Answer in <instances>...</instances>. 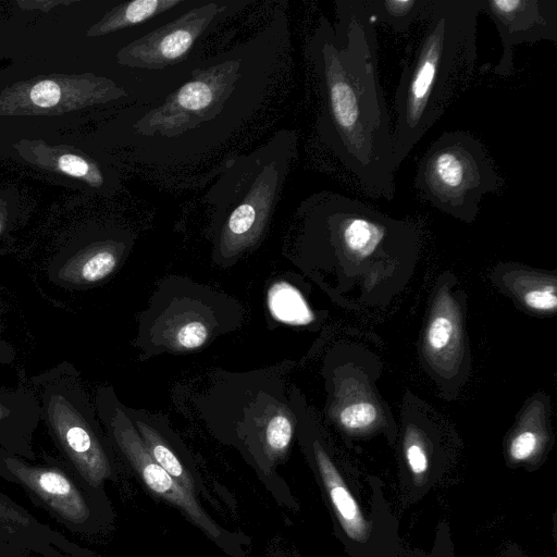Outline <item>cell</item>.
I'll list each match as a JSON object with an SVG mask.
<instances>
[{"label": "cell", "mask_w": 557, "mask_h": 557, "mask_svg": "<svg viewBox=\"0 0 557 557\" xmlns=\"http://www.w3.org/2000/svg\"><path fill=\"white\" fill-rule=\"evenodd\" d=\"M336 23L326 18L313 39L320 79V129L343 165L370 197L395 196L394 136L380 84L375 23L364 0L336 2Z\"/></svg>", "instance_id": "6da1fadb"}, {"label": "cell", "mask_w": 557, "mask_h": 557, "mask_svg": "<svg viewBox=\"0 0 557 557\" xmlns=\"http://www.w3.org/2000/svg\"><path fill=\"white\" fill-rule=\"evenodd\" d=\"M481 0H430L422 32L401 62L393 126L397 168L469 87L476 59Z\"/></svg>", "instance_id": "7a4b0ae2"}, {"label": "cell", "mask_w": 557, "mask_h": 557, "mask_svg": "<svg viewBox=\"0 0 557 557\" xmlns=\"http://www.w3.org/2000/svg\"><path fill=\"white\" fill-rule=\"evenodd\" d=\"M503 185L485 146L465 131L442 133L420 159L414 177L422 198L468 223L475 219L483 196Z\"/></svg>", "instance_id": "3957f363"}, {"label": "cell", "mask_w": 557, "mask_h": 557, "mask_svg": "<svg viewBox=\"0 0 557 557\" xmlns=\"http://www.w3.org/2000/svg\"><path fill=\"white\" fill-rule=\"evenodd\" d=\"M240 61L230 60L193 72L190 81L136 123L144 136L175 137L221 113L239 77Z\"/></svg>", "instance_id": "277c9868"}, {"label": "cell", "mask_w": 557, "mask_h": 557, "mask_svg": "<svg viewBox=\"0 0 557 557\" xmlns=\"http://www.w3.org/2000/svg\"><path fill=\"white\" fill-rule=\"evenodd\" d=\"M82 395L70 375L50 379L41 394V418L81 474L94 486L111 473L106 451L81 403Z\"/></svg>", "instance_id": "5b68a950"}, {"label": "cell", "mask_w": 557, "mask_h": 557, "mask_svg": "<svg viewBox=\"0 0 557 557\" xmlns=\"http://www.w3.org/2000/svg\"><path fill=\"white\" fill-rule=\"evenodd\" d=\"M481 12L495 24L502 55L494 73L507 77L515 71L513 51L522 44L557 45V0H481Z\"/></svg>", "instance_id": "8992f818"}, {"label": "cell", "mask_w": 557, "mask_h": 557, "mask_svg": "<svg viewBox=\"0 0 557 557\" xmlns=\"http://www.w3.org/2000/svg\"><path fill=\"white\" fill-rule=\"evenodd\" d=\"M221 10L213 2L191 9L126 46L119 54L120 62L146 70H162L182 62Z\"/></svg>", "instance_id": "52a82bcc"}, {"label": "cell", "mask_w": 557, "mask_h": 557, "mask_svg": "<svg viewBox=\"0 0 557 557\" xmlns=\"http://www.w3.org/2000/svg\"><path fill=\"white\" fill-rule=\"evenodd\" d=\"M111 429L117 445L149 490L184 511L211 536L218 537L220 530L199 506L195 495L182 487L156 462L147 450L138 431L122 410L117 409L115 411L111 421Z\"/></svg>", "instance_id": "ba28073f"}, {"label": "cell", "mask_w": 557, "mask_h": 557, "mask_svg": "<svg viewBox=\"0 0 557 557\" xmlns=\"http://www.w3.org/2000/svg\"><path fill=\"white\" fill-rule=\"evenodd\" d=\"M275 185V172L264 169L245 200L231 213L221 238L224 257L236 256L258 239L268 219Z\"/></svg>", "instance_id": "9c48e42d"}, {"label": "cell", "mask_w": 557, "mask_h": 557, "mask_svg": "<svg viewBox=\"0 0 557 557\" xmlns=\"http://www.w3.org/2000/svg\"><path fill=\"white\" fill-rule=\"evenodd\" d=\"M11 471L66 520L83 522L88 509L82 495L62 472L54 469L25 466L7 459Z\"/></svg>", "instance_id": "30bf717a"}, {"label": "cell", "mask_w": 557, "mask_h": 557, "mask_svg": "<svg viewBox=\"0 0 557 557\" xmlns=\"http://www.w3.org/2000/svg\"><path fill=\"white\" fill-rule=\"evenodd\" d=\"M314 456L321 478L343 529L350 539L362 541L368 534V524L357 500L319 443H314Z\"/></svg>", "instance_id": "8fae6325"}, {"label": "cell", "mask_w": 557, "mask_h": 557, "mask_svg": "<svg viewBox=\"0 0 557 557\" xmlns=\"http://www.w3.org/2000/svg\"><path fill=\"white\" fill-rule=\"evenodd\" d=\"M40 418L41 408L35 396L0 388V432L26 435L36 430Z\"/></svg>", "instance_id": "7c38bea8"}, {"label": "cell", "mask_w": 557, "mask_h": 557, "mask_svg": "<svg viewBox=\"0 0 557 557\" xmlns=\"http://www.w3.org/2000/svg\"><path fill=\"white\" fill-rule=\"evenodd\" d=\"M374 23L389 26L396 33L407 32L419 21L430 0H364Z\"/></svg>", "instance_id": "4fadbf2b"}, {"label": "cell", "mask_w": 557, "mask_h": 557, "mask_svg": "<svg viewBox=\"0 0 557 557\" xmlns=\"http://www.w3.org/2000/svg\"><path fill=\"white\" fill-rule=\"evenodd\" d=\"M136 425L147 450L156 462L182 487L195 495L196 488L194 479L161 435L145 422L137 421Z\"/></svg>", "instance_id": "5bb4252c"}, {"label": "cell", "mask_w": 557, "mask_h": 557, "mask_svg": "<svg viewBox=\"0 0 557 557\" xmlns=\"http://www.w3.org/2000/svg\"><path fill=\"white\" fill-rule=\"evenodd\" d=\"M269 306L273 315L286 323L308 324L313 320V314L301 294L286 283L272 286Z\"/></svg>", "instance_id": "9a60e30c"}, {"label": "cell", "mask_w": 557, "mask_h": 557, "mask_svg": "<svg viewBox=\"0 0 557 557\" xmlns=\"http://www.w3.org/2000/svg\"><path fill=\"white\" fill-rule=\"evenodd\" d=\"M181 0H134L120 7L101 26V32L129 27L180 4Z\"/></svg>", "instance_id": "2e32d148"}, {"label": "cell", "mask_w": 557, "mask_h": 557, "mask_svg": "<svg viewBox=\"0 0 557 557\" xmlns=\"http://www.w3.org/2000/svg\"><path fill=\"white\" fill-rule=\"evenodd\" d=\"M119 253L113 246H102L88 252L72 270L71 275L78 283H96L113 272Z\"/></svg>", "instance_id": "e0dca14e"}, {"label": "cell", "mask_w": 557, "mask_h": 557, "mask_svg": "<svg viewBox=\"0 0 557 557\" xmlns=\"http://www.w3.org/2000/svg\"><path fill=\"white\" fill-rule=\"evenodd\" d=\"M293 422L284 409L274 412L267 421L264 441L268 453L273 457L285 454L293 437Z\"/></svg>", "instance_id": "ac0fdd59"}, {"label": "cell", "mask_w": 557, "mask_h": 557, "mask_svg": "<svg viewBox=\"0 0 557 557\" xmlns=\"http://www.w3.org/2000/svg\"><path fill=\"white\" fill-rule=\"evenodd\" d=\"M209 336V326L198 318H185L174 323L172 341L180 349L200 347Z\"/></svg>", "instance_id": "d6986e66"}, {"label": "cell", "mask_w": 557, "mask_h": 557, "mask_svg": "<svg viewBox=\"0 0 557 557\" xmlns=\"http://www.w3.org/2000/svg\"><path fill=\"white\" fill-rule=\"evenodd\" d=\"M377 417V410L371 403L350 404L339 412L341 424L348 430H361L371 425Z\"/></svg>", "instance_id": "ffe728a7"}, {"label": "cell", "mask_w": 557, "mask_h": 557, "mask_svg": "<svg viewBox=\"0 0 557 557\" xmlns=\"http://www.w3.org/2000/svg\"><path fill=\"white\" fill-rule=\"evenodd\" d=\"M451 334V321L446 317H436L428 330V344L433 350H441L448 345Z\"/></svg>", "instance_id": "44dd1931"}, {"label": "cell", "mask_w": 557, "mask_h": 557, "mask_svg": "<svg viewBox=\"0 0 557 557\" xmlns=\"http://www.w3.org/2000/svg\"><path fill=\"white\" fill-rule=\"evenodd\" d=\"M61 98L60 86L50 79L35 84L30 90V99L40 108H50L57 104Z\"/></svg>", "instance_id": "7402d4cb"}, {"label": "cell", "mask_w": 557, "mask_h": 557, "mask_svg": "<svg viewBox=\"0 0 557 557\" xmlns=\"http://www.w3.org/2000/svg\"><path fill=\"white\" fill-rule=\"evenodd\" d=\"M524 302L534 310H554L557 307L556 287L546 285L529 290L524 295Z\"/></svg>", "instance_id": "603a6c76"}, {"label": "cell", "mask_w": 557, "mask_h": 557, "mask_svg": "<svg viewBox=\"0 0 557 557\" xmlns=\"http://www.w3.org/2000/svg\"><path fill=\"white\" fill-rule=\"evenodd\" d=\"M537 445V435L532 431H523L511 441L509 453L517 461L525 460L534 454Z\"/></svg>", "instance_id": "cb8c5ba5"}, {"label": "cell", "mask_w": 557, "mask_h": 557, "mask_svg": "<svg viewBox=\"0 0 557 557\" xmlns=\"http://www.w3.org/2000/svg\"><path fill=\"white\" fill-rule=\"evenodd\" d=\"M406 459L411 472L416 475L426 471L429 461L423 447L417 443H411L406 448Z\"/></svg>", "instance_id": "d4e9b609"}, {"label": "cell", "mask_w": 557, "mask_h": 557, "mask_svg": "<svg viewBox=\"0 0 557 557\" xmlns=\"http://www.w3.org/2000/svg\"><path fill=\"white\" fill-rule=\"evenodd\" d=\"M59 168L64 173L75 177H83L89 173V164L83 158L75 154L61 156Z\"/></svg>", "instance_id": "484cf974"}, {"label": "cell", "mask_w": 557, "mask_h": 557, "mask_svg": "<svg viewBox=\"0 0 557 557\" xmlns=\"http://www.w3.org/2000/svg\"><path fill=\"white\" fill-rule=\"evenodd\" d=\"M0 231H1V224H0Z\"/></svg>", "instance_id": "4316f807"}]
</instances>
